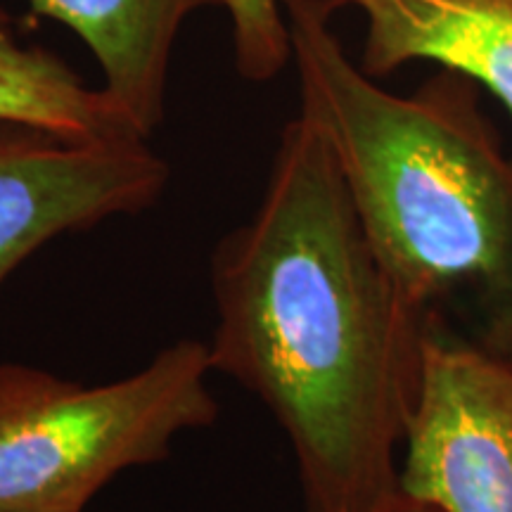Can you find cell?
Masks as SVG:
<instances>
[{
  "label": "cell",
  "instance_id": "cell-1",
  "mask_svg": "<svg viewBox=\"0 0 512 512\" xmlns=\"http://www.w3.org/2000/svg\"><path fill=\"white\" fill-rule=\"evenodd\" d=\"M211 294V368L283 427L306 512L396 494L430 316L384 268L304 114L280 133L259 209L214 249Z\"/></svg>",
  "mask_w": 512,
  "mask_h": 512
},
{
  "label": "cell",
  "instance_id": "cell-2",
  "mask_svg": "<svg viewBox=\"0 0 512 512\" xmlns=\"http://www.w3.org/2000/svg\"><path fill=\"white\" fill-rule=\"evenodd\" d=\"M337 0H285L299 114L328 143L399 290L458 337L512 361V152L482 88L437 69L387 91L335 31Z\"/></svg>",
  "mask_w": 512,
  "mask_h": 512
},
{
  "label": "cell",
  "instance_id": "cell-3",
  "mask_svg": "<svg viewBox=\"0 0 512 512\" xmlns=\"http://www.w3.org/2000/svg\"><path fill=\"white\" fill-rule=\"evenodd\" d=\"M211 373L197 339L105 384L0 363V512H86L124 470L162 463L219 418Z\"/></svg>",
  "mask_w": 512,
  "mask_h": 512
},
{
  "label": "cell",
  "instance_id": "cell-4",
  "mask_svg": "<svg viewBox=\"0 0 512 512\" xmlns=\"http://www.w3.org/2000/svg\"><path fill=\"white\" fill-rule=\"evenodd\" d=\"M399 486L444 512H512V361L434 318Z\"/></svg>",
  "mask_w": 512,
  "mask_h": 512
},
{
  "label": "cell",
  "instance_id": "cell-5",
  "mask_svg": "<svg viewBox=\"0 0 512 512\" xmlns=\"http://www.w3.org/2000/svg\"><path fill=\"white\" fill-rule=\"evenodd\" d=\"M169 176L145 138L81 140L0 121V285L46 242L150 209Z\"/></svg>",
  "mask_w": 512,
  "mask_h": 512
},
{
  "label": "cell",
  "instance_id": "cell-6",
  "mask_svg": "<svg viewBox=\"0 0 512 512\" xmlns=\"http://www.w3.org/2000/svg\"><path fill=\"white\" fill-rule=\"evenodd\" d=\"M363 19L373 79L430 62L477 83L512 117V0H337Z\"/></svg>",
  "mask_w": 512,
  "mask_h": 512
},
{
  "label": "cell",
  "instance_id": "cell-7",
  "mask_svg": "<svg viewBox=\"0 0 512 512\" xmlns=\"http://www.w3.org/2000/svg\"><path fill=\"white\" fill-rule=\"evenodd\" d=\"M36 15L72 29L91 50L102 88L145 138L164 121L171 55L183 24L223 0H27Z\"/></svg>",
  "mask_w": 512,
  "mask_h": 512
},
{
  "label": "cell",
  "instance_id": "cell-8",
  "mask_svg": "<svg viewBox=\"0 0 512 512\" xmlns=\"http://www.w3.org/2000/svg\"><path fill=\"white\" fill-rule=\"evenodd\" d=\"M0 121L67 138H145L105 88L88 86L53 50L27 43L17 19L0 8ZM150 140V138H145Z\"/></svg>",
  "mask_w": 512,
  "mask_h": 512
},
{
  "label": "cell",
  "instance_id": "cell-9",
  "mask_svg": "<svg viewBox=\"0 0 512 512\" xmlns=\"http://www.w3.org/2000/svg\"><path fill=\"white\" fill-rule=\"evenodd\" d=\"M233 29L235 69L245 81L266 83L292 62L285 0H223Z\"/></svg>",
  "mask_w": 512,
  "mask_h": 512
},
{
  "label": "cell",
  "instance_id": "cell-10",
  "mask_svg": "<svg viewBox=\"0 0 512 512\" xmlns=\"http://www.w3.org/2000/svg\"><path fill=\"white\" fill-rule=\"evenodd\" d=\"M361 512H444V510H439L437 505L422 501V498H415L411 494H406L403 489H399L396 494L384 498L382 503H377L373 508L361 510Z\"/></svg>",
  "mask_w": 512,
  "mask_h": 512
}]
</instances>
